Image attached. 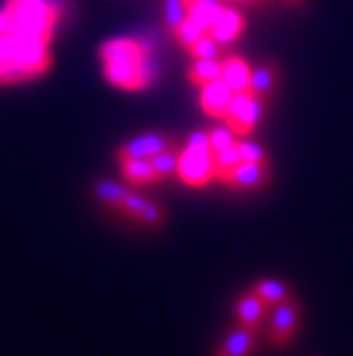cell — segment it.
<instances>
[{"label":"cell","mask_w":353,"mask_h":356,"mask_svg":"<svg viewBox=\"0 0 353 356\" xmlns=\"http://www.w3.org/2000/svg\"><path fill=\"white\" fill-rule=\"evenodd\" d=\"M62 19V7L53 0H7L0 10V37H24L46 44Z\"/></svg>","instance_id":"cell-1"},{"label":"cell","mask_w":353,"mask_h":356,"mask_svg":"<svg viewBox=\"0 0 353 356\" xmlns=\"http://www.w3.org/2000/svg\"><path fill=\"white\" fill-rule=\"evenodd\" d=\"M53 65L49 47L24 37H0V83H26L40 79Z\"/></svg>","instance_id":"cell-2"},{"label":"cell","mask_w":353,"mask_h":356,"mask_svg":"<svg viewBox=\"0 0 353 356\" xmlns=\"http://www.w3.org/2000/svg\"><path fill=\"white\" fill-rule=\"evenodd\" d=\"M264 99H259L257 95H252L250 90L246 92H234L232 102L227 106V115H225L223 122L227 124L232 131H234L236 138H248L257 122L264 115Z\"/></svg>","instance_id":"cell-3"},{"label":"cell","mask_w":353,"mask_h":356,"mask_svg":"<svg viewBox=\"0 0 353 356\" xmlns=\"http://www.w3.org/2000/svg\"><path fill=\"white\" fill-rule=\"evenodd\" d=\"M103 79L110 86L122 90H142L149 88L156 81V65L152 58L140 60V63H101Z\"/></svg>","instance_id":"cell-4"},{"label":"cell","mask_w":353,"mask_h":356,"mask_svg":"<svg viewBox=\"0 0 353 356\" xmlns=\"http://www.w3.org/2000/svg\"><path fill=\"white\" fill-rule=\"evenodd\" d=\"M177 175L184 184H189L193 188H205L209 181L216 179V175H214V152L212 149L186 145L182 152H179Z\"/></svg>","instance_id":"cell-5"},{"label":"cell","mask_w":353,"mask_h":356,"mask_svg":"<svg viewBox=\"0 0 353 356\" xmlns=\"http://www.w3.org/2000/svg\"><path fill=\"white\" fill-rule=\"evenodd\" d=\"M225 186L239 193H252L264 188L271 181V163H248L241 161L234 170H230L223 179Z\"/></svg>","instance_id":"cell-6"},{"label":"cell","mask_w":353,"mask_h":356,"mask_svg":"<svg viewBox=\"0 0 353 356\" xmlns=\"http://www.w3.org/2000/svg\"><path fill=\"white\" fill-rule=\"evenodd\" d=\"M101 63H140L152 58V44L140 37H117L99 49Z\"/></svg>","instance_id":"cell-7"},{"label":"cell","mask_w":353,"mask_h":356,"mask_svg":"<svg viewBox=\"0 0 353 356\" xmlns=\"http://www.w3.org/2000/svg\"><path fill=\"white\" fill-rule=\"evenodd\" d=\"M175 147V138L170 134L163 131H149L131 138L126 145L117 149V159L119 161H126V159H152L154 154L165 152V149Z\"/></svg>","instance_id":"cell-8"},{"label":"cell","mask_w":353,"mask_h":356,"mask_svg":"<svg viewBox=\"0 0 353 356\" xmlns=\"http://www.w3.org/2000/svg\"><path fill=\"white\" fill-rule=\"evenodd\" d=\"M117 211L131 216L133 221L147 225V228H161V225L165 223V211H163L161 204L145 198V195L133 193V191H126L122 202L117 204Z\"/></svg>","instance_id":"cell-9"},{"label":"cell","mask_w":353,"mask_h":356,"mask_svg":"<svg viewBox=\"0 0 353 356\" xmlns=\"http://www.w3.org/2000/svg\"><path fill=\"white\" fill-rule=\"evenodd\" d=\"M300 324V304L296 299H287L284 304L275 308V315L271 320V329H268V338L275 347L289 345V340L296 336Z\"/></svg>","instance_id":"cell-10"},{"label":"cell","mask_w":353,"mask_h":356,"mask_svg":"<svg viewBox=\"0 0 353 356\" xmlns=\"http://www.w3.org/2000/svg\"><path fill=\"white\" fill-rule=\"evenodd\" d=\"M246 30V17L236 7L225 5L221 17L216 19V24L209 28V35L221 44V47H227V44H234L239 37L243 35Z\"/></svg>","instance_id":"cell-11"},{"label":"cell","mask_w":353,"mask_h":356,"mask_svg":"<svg viewBox=\"0 0 353 356\" xmlns=\"http://www.w3.org/2000/svg\"><path fill=\"white\" fill-rule=\"evenodd\" d=\"M232 97H234V90H232L223 79H218V81L209 83V86L202 88V92H200V106H202V111H205L209 118L225 120Z\"/></svg>","instance_id":"cell-12"},{"label":"cell","mask_w":353,"mask_h":356,"mask_svg":"<svg viewBox=\"0 0 353 356\" xmlns=\"http://www.w3.org/2000/svg\"><path fill=\"white\" fill-rule=\"evenodd\" d=\"M266 306L261 304V299L255 294L252 290L241 294L236 299V306H234V315H236V324L243 329H250V331H257L259 324L264 322V315H266Z\"/></svg>","instance_id":"cell-13"},{"label":"cell","mask_w":353,"mask_h":356,"mask_svg":"<svg viewBox=\"0 0 353 356\" xmlns=\"http://www.w3.org/2000/svg\"><path fill=\"white\" fill-rule=\"evenodd\" d=\"M255 347H257L255 331L236 327L234 331L227 333V338H225L221 347L216 350V356H252Z\"/></svg>","instance_id":"cell-14"},{"label":"cell","mask_w":353,"mask_h":356,"mask_svg":"<svg viewBox=\"0 0 353 356\" xmlns=\"http://www.w3.org/2000/svg\"><path fill=\"white\" fill-rule=\"evenodd\" d=\"M119 170H122V177L129 181V184H136V186H149V184L163 181L156 175L149 159H126V161H119Z\"/></svg>","instance_id":"cell-15"},{"label":"cell","mask_w":353,"mask_h":356,"mask_svg":"<svg viewBox=\"0 0 353 356\" xmlns=\"http://www.w3.org/2000/svg\"><path fill=\"white\" fill-rule=\"evenodd\" d=\"M250 76H252V67L241 56H227L223 60V81L234 92H246L250 88Z\"/></svg>","instance_id":"cell-16"},{"label":"cell","mask_w":353,"mask_h":356,"mask_svg":"<svg viewBox=\"0 0 353 356\" xmlns=\"http://www.w3.org/2000/svg\"><path fill=\"white\" fill-rule=\"evenodd\" d=\"M277 81H280V67H277L273 60H266L264 65H259L257 70H252L250 76V92L257 95L259 99H268L273 95V90L277 88Z\"/></svg>","instance_id":"cell-17"},{"label":"cell","mask_w":353,"mask_h":356,"mask_svg":"<svg viewBox=\"0 0 353 356\" xmlns=\"http://www.w3.org/2000/svg\"><path fill=\"white\" fill-rule=\"evenodd\" d=\"M252 292L257 294V297L261 299V304H264L266 308H277L287 299H291L289 285L284 283V280H277V278L257 280V283L252 285Z\"/></svg>","instance_id":"cell-18"},{"label":"cell","mask_w":353,"mask_h":356,"mask_svg":"<svg viewBox=\"0 0 353 356\" xmlns=\"http://www.w3.org/2000/svg\"><path fill=\"white\" fill-rule=\"evenodd\" d=\"M218 79H223V60H195L189 70V81L198 88H205Z\"/></svg>","instance_id":"cell-19"},{"label":"cell","mask_w":353,"mask_h":356,"mask_svg":"<svg viewBox=\"0 0 353 356\" xmlns=\"http://www.w3.org/2000/svg\"><path fill=\"white\" fill-rule=\"evenodd\" d=\"M223 7H225V0H200V3L189 7V17L195 24H200L205 30H209L216 24V19L221 17Z\"/></svg>","instance_id":"cell-20"},{"label":"cell","mask_w":353,"mask_h":356,"mask_svg":"<svg viewBox=\"0 0 353 356\" xmlns=\"http://www.w3.org/2000/svg\"><path fill=\"white\" fill-rule=\"evenodd\" d=\"M239 163H241V152H239V145L234 140L230 147H225V149H221V152L214 154V175H216V179H223L230 170H234Z\"/></svg>","instance_id":"cell-21"},{"label":"cell","mask_w":353,"mask_h":356,"mask_svg":"<svg viewBox=\"0 0 353 356\" xmlns=\"http://www.w3.org/2000/svg\"><path fill=\"white\" fill-rule=\"evenodd\" d=\"M126 191H129V188L122 186V184H117V181H110V179L96 181V186H94L96 200L103 202V204H106V207H110V209H117V204L122 202V198L126 195Z\"/></svg>","instance_id":"cell-22"},{"label":"cell","mask_w":353,"mask_h":356,"mask_svg":"<svg viewBox=\"0 0 353 356\" xmlns=\"http://www.w3.org/2000/svg\"><path fill=\"white\" fill-rule=\"evenodd\" d=\"M207 33H209V30H205L200 24H195V21H193L191 17L186 19L184 24L179 26V28L172 30V35H175V40H177L179 44H182V47H184L186 51H189V49L193 47V44L198 42V40H202V37H205Z\"/></svg>","instance_id":"cell-23"},{"label":"cell","mask_w":353,"mask_h":356,"mask_svg":"<svg viewBox=\"0 0 353 356\" xmlns=\"http://www.w3.org/2000/svg\"><path fill=\"white\" fill-rule=\"evenodd\" d=\"M152 165H154V170H156V175H159L161 179L165 177H170L172 172H177V161H179V152L175 147L172 149H165V152H159V154H154L152 159Z\"/></svg>","instance_id":"cell-24"},{"label":"cell","mask_w":353,"mask_h":356,"mask_svg":"<svg viewBox=\"0 0 353 356\" xmlns=\"http://www.w3.org/2000/svg\"><path fill=\"white\" fill-rule=\"evenodd\" d=\"M189 53L195 60H218V56H221V44L207 33L202 40H198L193 44V47L189 49Z\"/></svg>","instance_id":"cell-25"},{"label":"cell","mask_w":353,"mask_h":356,"mask_svg":"<svg viewBox=\"0 0 353 356\" xmlns=\"http://www.w3.org/2000/svg\"><path fill=\"white\" fill-rule=\"evenodd\" d=\"M189 19V10H186L184 0H165V28L175 30Z\"/></svg>","instance_id":"cell-26"},{"label":"cell","mask_w":353,"mask_h":356,"mask_svg":"<svg viewBox=\"0 0 353 356\" xmlns=\"http://www.w3.org/2000/svg\"><path fill=\"white\" fill-rule=\"evenodd\" d=\"M239 145V152H241V161L248 163H268V154L266 149L259 145V143H252V140H236Z\"/></svg>","instance_id":"cell-27"},{"label":"cell","mask_w":353,"mask_h":356,"mask_svg":"<svg viewBox=\"0 0 353 356\" xmlns=\"http://www.w3.org/2000/svg\"><path fill=\"white\" fill-rule=\"evenodd\" d=\"M209 140H212V149H214V154H216V152H221V149L230 147L232 143L236 140V136H234V131H232L227 124H225V127L209 129Z\"/></svg>","instance_id":"cell-28"},{"label":"cell","mask_w":353,"mask_h":356,"mask_svg":"<svg viewBox=\"0 0 353 356\" xmlns=\"http://www.w3.org/2000/svg\"><path fill=\"white\" fill-rule=\"evenodd\" d=\"M186 145H193V147H202V149H212V140H209V131L207 129H198V131H193L189 136V140H186ZM214 152V149H212Z\"/></svg>","instance_id":"cell-29"},{"label":"cell","mask_w":353,"mask_h":356,"mask_svg":"<svg viewBox=\"0 0 353 356\" xmlns=\"http://www.w3.org/2000/svg\"><path fill=\"white\" fill-rule=\"evenodd\" d=\"M225 3H239V5H259L261 0H225Z\"/></svg>","instance_id":"cell-30"},{"label":"cell","mask_w":353,"mask_h":356,"mask_svg":"<svg viewBox=\"0 0 353 356\" xmlns=\"http://www.w3.org/2000/svg\"><path fill=\"white\" fill-rule=\"evenodd\" d=\"M195 3H200V0H184V5H186V10H189L191 5H195Z\"/></svg>","instance_id":"cell-31"},{"label":"cell","mask_w":353,"mask_h":356,"mask_svg":"<svg viewBox=\"0 0 353 356\" xmlns=\"http://www.w3.org/2000/svg\"><path fill=\"white\" fill-rule=\"evenodd\" d=\"M287 3H289V5H300L303 0H287Z\"/></svg>","instance_id":"cell-32"}]
</instances>
